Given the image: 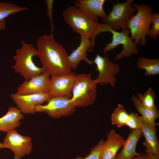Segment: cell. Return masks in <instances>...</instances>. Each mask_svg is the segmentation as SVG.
<instances>
[{
	"label": "cell",
	"instance_id": "obj_1",
	"mask_svg": "<svg viewBox=\"0 0 159 159\" xmlns=\"http://www.w3.org/2000/svg\"><path fill=\"white\" fill-rule=\"evenodd\" d=\"M37 56L42 67L51 77L72 72L67 52L54 39L53 34L39 36L37 42Z\"/></svg>",
	"mask_w": 159,
	"mask_h": 159
},
{
	"label": "cell",
	"instance_id": "obj_2",
	"mask_svg": "<svg viewBox=\"0 0 159 159\" xmlns=\"http://www.w3.org/2000/svg\"><path fill=\"white\" fill-rule=\"evenodd\" d=\"M62 16L73 31L89 38L94 46L97 36L102 32H108L111 28L108 24L100 23L97 20L87 16L74 5L66 8Z\"/></svg>",
	"mask_w": 159,
	"mask_h": 159
},
{
	"label": "cell",
	"instance_id": "obj_3",
	"mask_svg": "<svg viewBox=\"0 0 159 159\" xmlns=\"http://www.w3.org/2000/svg\"><path fill=\"white\" fill-rule=\"evenodd\" d=\"M37 56V49L33 45L22 39L20 48L16 49L15 54L13 57L15 63L11 67L25 80H29L45 71L43 68L38 67L34 62L33 57Z\"/></svg>",
	"mask_w": 159,
	"mask_h": 159
},
{
	"label": "cell",
	"instance_id": "obj_4",
	"mask_svg": "<svg viewBox=\"0 0 159 159\" xmlns=\"http://www.w3.org/2000/svg\"><path fill=\"white\" fill-rule=\"evenodd\" d=\"M137 12L130 20L127 28L131 34L130 37L136 45L145 46L146 37L148 35L152 22V8L149 5L142 4H133Z\"/></svg>",
	"mask_w": 159,
	"mask_h": 159
},
{
	"label": "cell",
	"instance_id": "obj_5",
	"mask_svg": "<svg viewBox=\"0 0 159 159\" xmlns=\"http://www.w3.org/2000/svg\"><path fill=\"white\" fill-rule=\"evenodd\" d=\"M97 88L91 74H75L72 91V102L76 107L92 105L96 98Z\"/></svg>",
	"mask_w": 159,
	"mask_h": 159
},
{
	"label": "cell",
	"instance_id": "obj_6",
	"mask_svg": "<svg viewBox=\"0 0 159 159\" xmlns=\"http://www.w3.org/2000/svg\"><path fill=\"white\" fill-rule=\"evenodd\" d=\"M133 0H127L123 3L117 2L113 4L111 11L102 19V21L115 31L122 28L128 29V23L136 11L133 6Z\"/></svg>",
	"mask_w": 159,
	"mask_h": 159
},
{
	"label": "cell",
	"instance_id": "obj_7",
	"mask_svg": "<svg viewBox=\"0 0 159 159\" xmlns=\"http://www.w3.org/2000/svg\"><path fill=\"white\" fill-rule=\"evenodd\" d=\"M108 32L112 34V38L110 43L106 44L103 51L104 54H107V52L114 49L120 44L122 45L123 49L115 56V61L124 57H128L133 54L138 53L137 45L129 36L130 33L128 29H123L121 32H118L110 28Z\"/></svg>",
	"mask_w": 159,
	"mask_h": 159
},
{
	"label": "cell",
	"instance_id": "obj_8",
	"mask_svg": "<svg viewBox=\"0 0 159 159\" xmlns=\"http://www.w3.org/2000/svg\"><path fill=\"white\" fill-rule=\"evenodd\" d=\"M71 98L66 96L51 97L47 100L46 104L37 106L35 109V112H45L54 118L70 116L76 110V107L72 102Z\"/></svg>",
	"mask_w": 159,
	"mask_h": 159
},
{
	"label": "cell",
	"instance_id": "obj_9",
	"mask_svg": "<svg viewBox=\"0 0 159 159\" xmlns=\"http://www.w3.org/2000/svg\"><path fill=\"white\" fill-rule=\"evenodd\" d=\"M92 61L98 72L97 77L93 80L95 83L102 85L109 84L114 87L116 84L115 76L120 71L119 65L111 61L107 54L103 57L97 54Z\"/></svg>",
	"mask_w": 159,
	"mask_h": 159
},
{
	"label": "cell",
	"instance_id": "obj_10",
	"mask_svg": "<svg viewBox=\"0 0 159 159\" xmlns=\"http://www.w3.org/2000/svg\"><path fill=\"white\" fill-rule=\"evenodd\" d=\"M3 141V148L11 150L14 159H21L29 154L33 146L30 137L22 135L15 129L7 132Z\"/></svg>",
	"mask_w": 159,
	"mask_h": 159
},
{
	"label": "cell",
	"instance_id": "obj_11",
	"mask_svg": "<svg viewBox=\"0 0 159 159\" xmlns=\"http://www.w3.org/2000/svg\"><path fill=\"white\" fill-rule=\"evenodd\" d=\"M10 97L22 113L33 114L38 105L47 101L51 97L48 93H39L29 94L12 93Z\"/></svg>",
	"mask_w": 159,
	"mask_h": 159
},
{
	"label": "cell",
	"instance_id": "obj_12",
	"mask_svg": "<svg viewBox=\"0 0 159 159\" xmlns=\"http://www.w3.org/2000/svg\"><path fill=\"white\" fill-rule=\"evenodd\" d=\"M50 75L45 71L28 80H25L18 87L16 93L29 94L39 93H48Z\"/></svg>",
	"mask_w": 159,
	"mask_h": 159
},
{
	"label": "cell",
	"instance_id": "obj_13",
	"mask_svg": "<svg viewBox=\"0 0 159 159\" xmlns=\"http://www.w3.org/2000/svg\"><path fill=\"white\" fill-rule=\"evenodd\" d=\"M74 73L51 77L48 94L51 97L57 96L71 97L74 82Z\"/></svg>",
	"mask_w": 159,
	"mask_h": 159
},
{
	"label": "cell",
	"instance_id": "obj_14",
	"mask_svg": "<svg viewBox=\"0 0 159 159\" xmlns=\"http://www.w3.org/2000/svg\"><path fill=\"white\" fill-rule=\"evenodd\" d=\"M107 139L102 145L100 159H115L122 148L125 139L113 129L107 135Z\"/></svg>",
	"mask_w": 159,
	"mask_h": 159
},
{
	"label": "cell",
	"instance_id": "obj_15",
	"mask_svg": "<svg viewBox=\"0 0 159 159\" xmlns=\"http://www.w3.org/2000/svg\"><path fill=\"white\" fill-rule=\"evenodd\" d=\"M80 42L79 46L68 55V59L72 69H75L79 63L82 61H85L90 65L93 64L87 57V52L93 51L94 46L88 38L80 36Z\"/></svg>",
	"mask_w": 159,
	"mask_h": 159
},
{
	"label": "cell",
	"instance_id": "obj_16",
	"mask_svg": "<svg viewBox=\"0 0 159 159\" xmlns=\"http://www.w3.org/2000/svg\"><path fill=\"white\" fill-rule=\"evenodd\" d=\"M105 0H77L74 5L87 16L95 19L107 16L104 9Z\"/></svg>",
	"mask_w": 159,
	"mask_h": 159
},
{
	"label": "cell",
	"instance_id": "obj_17",
	"mask_svg": "<svg viewBox=\"0 0 159 159\" xmlns=\"http://www.w3.org/2000/svg\"><path fill=\"white\" fill-rule=\"evenodd\" d=\"M142 136L140 129L132 130L125 140L121 150L117 154V159H132L139 155L140 153L136 152V148L138 140Z\"/></svg>",
	"mask_w": 159,
	"mask_h": 159
},
{
	"label": "cell",
	"instance_id": "obj_18",
	"mask_svg": "<svg viewBox=\"0 0 159 159\" xmlns=\"http://www.w3.org/2000/svg\"><path fill=\"white\" fill-rule=\"evenodd\" d=\"M140 129L145 138L143 144L145 152L159 156V143L156 135V128L147 123L143 118Z\"/></svg>",
	"mask_w": 159,
	"mask_h": 159
},
{
	"label": "cell",
	"instance_id": "obj_19",
	"mask_svg": "<svg viewBox=\"0 0 159 159\" xmlns=\"http://www.w3.org/2000/svg\"><path fill=\"white\" fill-rule=\"evenodd\" d=\"M24 118L21 111L17 107H9L6 113L0 118V131L7 132L20 126V120Z\"/></svg>",
	"mask_w": 159,
	"mask_h": 159
},
{
	"label": "cell",
	"instance_id": "obj_20",
	"mask_svg": "<svg viewBox=\"0 0 159 159\" xmlns=\"http://www.w3.org/2000/svg\"><path fill=\"white\" fill-rule=\"evenodd\" d=\"M131 99L135 107L141 115V116L145 122L154 127L159 125L155 121L159 117V112L157 107L151 109L145 106L135 95H133Z\"/></svg>",
	"mask_w": 159,
	"mask_h": 159
},
{
	"label": "cell",
	"instance_id": "obj_21",
	"mask_svg": "<svg viewBox=\"0 0 159 159\" xmlns=\"http://www.w3.org/2000/svg\"><path fill=\"white\" fill-rule=\"evenodd\" d=\"M137 67L145 70L146 76H154L159 74V59L157 58L150 59L143 57H139L137 62Z\"/></svg>",
	"mask_w": 159,
	"mask_h": 159
},
{
	"label": "cell",
	"instance_id": "obj_22",
	"mask_svg": "<svg viewBox=\"0 0 159 159\" xmlns=\"http://www.w3.org/2000/svg\"><path fill=\"white\" fill-rule=\"evenodd\" d=\"M129 117V114L127 113L123 106L119 104L111 115V123L118 127H121L126 125Z\"/></svg>",
	"mask_w": 159,
	"mask_h": 159
},
{
	"label": "cell",
	"instance_id": "obj_23",
	"mask_svg": "<svg viewBox=\"0 0 159 159\" xmlns=\"http://www.w3.org/2000/svg\"><path fill=\"white\" fill-rule=\"evenodd\" d=\"M28 9L14 3L0 2V22L5 21V19L8 16Z\"/></svg>",
	"mask_w": 159,
	"mask_h": 159
},
{
	"label": "cell",
	"instance_id": "obj_24",
	"mask_svg": "<svg viewBox=\"0 0 159 159\" xmlns=\"http://www.w3.org/2000/svg\"><path fill=\"white\" fill-rule=\"evenodd\" d=\"M137 97L145 106L151 109L157 108L155 104V94L151 87H149L144 94L137 93Z\"/></svg>",
	"mask_w": 159,
	"mask_h": 159
},
{
	"label": "cell",
	"instance_id": "obj_25",
	"mask_svg": "<svg viewBox=\"0 0 159 159\" xmlns=\"http://www.w3.org/2000/svg\"><path fill=\"white\" fill-rule=\"evenodd\" d=\"M143 118L137 113L132 112L129 114V117L126 125L132 130L141 128Z\"/></svg>",
	"mask_w": 159,
	"mask_h": 159
},
{
	"label": "cell",
	"instance_id": "obj_26",
	"mask_svg": "<svg viewBox=\"0 0 159 159\" xmlns=\"http://www.w3.org/2000/svg\"><path fill=\"white\" fill-rule=\"evenodd\" d=\"M151 23L152 26L149 34V37L153 40H156L159 35V14L154 13L152 14Z\"/></svg>",
	"mask_w": 159,
	"mask_h": 159
},
{
	"label": "cell",
	"instance_id": "obj_27",
	"mask_svg": "<svg viewBox=\"0 0 159 159\" xmlns=\"http://www.w3.org/2000/svg\"><path fill=\"white\" fill-rule=\"evenodd\" d=\"M104 141L103 139H101L96 145L92 148L89 154L85 158L77 157L74 159H100L101 149Z\"/></svg>",
	"mask_w": 159,
	"mask_h": 159
},
{
	"label": "cell",
	"instance_id": "obj_28",
	"mask_svg": "<svg viewBox=\"0 0 159 159\" xmlns=\"http://www.w3.org/2000/svg\"><path fill=\"white\" fill-rule=\"evenodd\" d=\"M53 0H47L45 1V4L47 6V13L49 18L50 20L52 28L51 33H53L54 26L52 21V9L53 4L54 2Z\"/></svg>",
	"mask_w": 159,
	"mask_h": 159
},
{
	"label": "cell",
	"instance_id": "obj_29",
	"mask_svg": "<svg viewBox=\"0 0 159 159\" xmlns=\"http://www.w3.org/2000/svg\"><path fill=\"white\" fill-rule=\"evenodd\" d=\"M132 159H159V156L145 152L137 156Z\"/></svg>",
	"mask_w": 159,
	"mask_h": 159
},
{
	"label": "cell",
	"instance_id": "obj_30",
	"mask_svg": "<svg viewBox=\"0 0 159 159\" xmlns=\"http://www.w3.org/2000/svg\"><path fill=\"white\" fill-rule=\"evenodd\" d=\"M6 27L5 21L0 22V31L4 29Z\"/></svg>",
	"mask_w": 159,
	"mask_h": 159
},
{
	"label": "cell",
	"instance_id": "obj_31",
	"mask_svg": "<svg viewBox=\"0 0 159 159\" xmlns=\"http://www.w3.org/2000/svg\"><path fill=\"white\" fill-rule=\"evenodd\" d=\"M3 148V143H0V149Z\"/></svg>",
	"mask_w": 159,
	"mask_h": 159
},
{
	"label": "cell",
	"instance_id": "obj_32",
	"mask_svg": "<svg viewBox=\"0 0 159 159\" xmlns=\"http://www.w3.org/2000/svg\"><path fill=\"white\" fill-rule=\"evenodd\" d=\"M115 159H117V158H115Z\"/></svg>",
	"mask_w": 159,
	"mask_h": 159
},
{
	"label": "cell",
	"instance_id": "obj_33",
	"mask_svg": "<svg viewBox=\"0 0 159 159\" xmlns=\"http://www.w3.org/2000/svg\"></svg>",
	"mask_w": 159,
	"mask_h": 159
}]
</instances>
